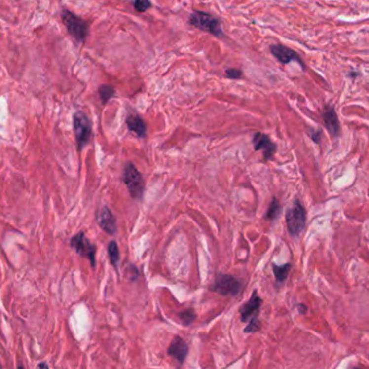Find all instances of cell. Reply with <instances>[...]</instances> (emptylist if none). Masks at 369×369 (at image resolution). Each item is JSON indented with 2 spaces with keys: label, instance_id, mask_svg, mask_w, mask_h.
I'll list each match as a JSON object with an SVG mask.
<instances>
[{
  "label": "cell",
  "instance_id": "1",
  "mask_svg": "<svg viewBox=\"0 0 369 369\" xmlns=\"http://www.w3.org/2000/svg\"><path fill=\"white\" fill-rule=\"evenodd\" d=\"M62 21L66 26L69 35L76 40L77 42H83L89 35V25L81 17L68 10L62 12Z\"/></svg>",
  "mask_w": 369,
  "mask_h": 369
},
{
  "label": "cell",
  "instance_id": "2",
  "mask_svg": "<svg viewBox=\"0 0 369 369\" xmlns=\"http://www.w3.org/2000/svg\"><path fill=\"white\" fill-rule=\"evenodd\" d=\"M189 23L199 30L214 35L216 37L223 36L221 21L203 11H194L189 17Z\"/></svg>",
  "mask_w": 369,
  "mask_h": 369
},
{
  "label": "cell",
  "instance_id": "3",
  "mask_svg": "<svg viewBox=\"0 0 369 369\" xmlns=\"http://www.w3.org/2000/svg\"><path fill=\"white\" fill-rule=\"evenodd\" d=\"M74 123V137H76L77 148L79 151H81L85 145L91 140L92 136V123L88 116L82 111H76L73 117Z\"/></svg>",
  "mask_w": 369,
  "mask_h": 369
},
{
  "label": "cell",
  "instance_id": "4",
  "mask_svg": "<svg viewBox=\"0 0 369 369\" xmlns=\"http://www.w3.org/2000/svg\"><path fill=\"white\" fill-rule=\"evenodd\" d=\"M123 182L126 184L132 199L141 200L145 190V182L133 163H128L124 166Z\"/></svg>",
  "mask_w": 369,
  "mask_h": 369
},
{
  "label": "cell",
  "instance_id": "5",
  "mask_svg": "<svg viewBox=\"0 0 369 369\" xmlns=\"http://www.w3.org/2000/svg\"><path fill=\"white\" fill-rule=\"evenodd\" d=\"M286 224L288 232L292 236H299L305 226V211L302 204L296 200L293 206L286 213Z\"/></svg>",
  "mask_w": 369,
  "mask_h": 369
},
{
  "label": "cell",
  "instance_id": "6",
  "mask_svg": "<svg viewBox=\"0 0 369 369\" xmlns=\"http://www.w3.org/2000/svg\"><path fill=\"white\" fill-rule=\"evenodd\" d=\"M243 283L236 279L235 276L230 274H218L215 279L214 284L210 290L222 296H235L241 292Z\"/></svg>",
  "mask_w": 369,
  "mask_h": 369
},
{
  "label": "cell",
  "instance_id": "7",
  "mask_svg": "<svg viewBox=\"0 0 369 369\" xmlns=\"http://www.w3.org/2000/svg\"><path fill=\"white\" fill-rule=\"evenodd\" d=\"M71 246L79 254L80 256L89 259L92 268H95V254L96 246L92 244L91 242L86 239L83 231L74 235L71 240Z\"/></svg>",
  "mask_w": 369,
  "mask_h": 369
},
{
  "label": "cell",
  "instance_id": "8",
  "mask_svg": "<svg viewBox=\"0 0 369 369\" xmlns=\"http://www.w3.org/2000/svg\"><path fill=\"white\" fill-rule=\"evenodd\" d=\"M253 144L256 151L262 150L263 158L266 161L272 158L276 151L275 144L271 141V138L268 135L261 133V132H256V133L254 134Z\"/></svg>",
  "mask_w": 369,
  "mask_h": 369
},
{
  "label": "cell",
  "instance_id": "9",
  "mask_svg": "<svg viewBox=\"0 0 369 369\" xmlns=\"http://www.w3.org/2000/svg\"><path fill=\"white\" fill-rule=\"evenodd\" d=\"M261 304H262V299L258 296L256 291H254V293L252 294V297L250 298V300L240 308L241 321L247 322V321H251L252 319L257 318L259 312H260Z\"/></svg>",
  "mask_w": 369,
  "mask_h": 369
},
{
  "label": "cell",
  "instance_id": "10",
  "mask_svg": "<svg viewBox=\"0 0 369 369\" xmlns=\"http://www.w3.org/2000/svg\"><path fill=\"white\" fill-rule=\"evenodd\" d=\"M270 51L275 59L281 62L282 64H288V63L291 62H297L298 64L304 69V64L302 60L300 59V56H299L295 51L285 47V45L273 44L270 47Z\"/></svg>",
  "mask_w": 369,
  "mask_h": 369
},
{
  "label": "cell",
  "instance_id": "11",
  "mask_svg": "<svg viewBox=\"0 0 369 369\" xmlns=\"http://www.w3.org/2000/svg\"><path fill=\"white\" fill-rule=\"evenodd\" d=\"M96 221L99 226L108 234L117 232V221L108 206H103L96 213Z\"/></svg>",
  "mask_w": 369,
  "mask_h": 369
},
{
  "label": "cell",
  "instance_id": "12",
  "mask_svg": "<svg viewBox=\"0 0 369 369\" xmlns=\"http://www.w3.org/2000/svg\"><path fill=\"white\" fill-rule=\"evenodd\" d=\"M168 355L174 357L180 364H184V362L188 355V345L183 338H181L180 336H175L173 338L168 349Z\"/></svg>",
  "mask_w": 369,
  "mask_h": 369
},
{
  "label": "cell",
  "instance_id": "13",
  "mask_svg": "<svg viewBox=\"0 0 369 369\" xmlns=\"http://www.w3.org/2000/svg\"><path fill=\"white\" fill-rule=\"evenodd\" d=\"M323 120H324L326 129L330 132L331 135L338 136L340 132V124L335 109L331 106L326 107L324 113H323Z\"/></svg>",
  "mask_w": 369,
  "mask_h": 369
},
{
  "label": "cell",
  "instance_id": "14",
  "mask_svg": "<svg viewBox=\"0 0 369 369\" xmlns=\"http://www.w3.org/2000/svg\"><path fill=\"white\" fill-rule=\"evenodd\" d=\"M126 125L132 133L136 134L138 137H145L147 132V126L145 121H144L138 114L131 113L126 117Z\"/></svg>",
  "mask_w": 369,
  "mask_h": 369
},
{
  "label": "cell",
  "instance_id": "15",
  "mask_svg": "<svg viewBox=\"0 0 369 369\" xmlns=\"http://www.w3.org/2000/svg\"><path fill=\"white\" fill-rule=\"evenodd\" d=\"M273 273L275 276V280L278 282L279 284L284 283L286 281L288 273H290L292 266L290 263H285L283 266H276V264H273Z\"/></svg>",
  "mask_w": 369,
  "mask_h": 369
},
{
  "label": "cell",
  "instance_id": "16",
  "mask_svg": "<svg viewBox=\"0 0 369 369\" xmlns=\"http://www.w3.org/2000/svg\"><path fill=\"white\" fill-rule=\"evenodd\" d=\"M108 251V256H109V260H111V264L114 268H118V263L120 260V251L116 241H111V243L108 244L107 247Z\"/></svg>",
  "mask_w": 369,
  "mask_h": 369
},
{
  "label": "cell",
  "instance_id": "17",
  "mask_svg": "<svg viewBox=\"0 0 369 369\" xmlns=\"http://www.w3.org/2000/svg\"><path fill=\"white\" fill-rule=\"evenodd\" d=\"M99 94H100V99L102 103L105 105L109 101H111L112 97L116 94V90L112 85L109 84H103L99 88Z\"/></svg>",
  "mask_w": 369,
  "mask_h": 369
},
{
  "label": "cell",
  "instance_id": "18",
  "mask_svg": "<svg viewBox=\"0 0 369 369\" xmlns=\"http://www.w3.org/2000/svg\"><path fill=\"white\" fill-rule=\"evenodd\" d=\"M281 212H282V207L279 203V201L276 200V198H273L269 205L266 218L268 219V221H275V219L280 216Z\"/></svg>",
  "mask_w": 369,
  "mask_h": 369
},
{
  "label": "cell",
  "instance_id": "19",
  "mask_svg": "<svg viewBox=\"0 0 369 369\" xmlns=\"http://www.w3.org/2000/svg\"><path fill=\"white\" fill-rule=\"evenodd\" d=\"M178 318L184 323V325H190L195 319V313L192 309L184 310L183 312L178 313Z\"/></svg>",
  "mask_w": 369,
  "mask_h": 369
},
{
  "label": "cell",
  "instance_id": "20",
  "mask_svg": "<svg viewBox=\"0 0 369 369\" xmlns=\"http://www.w3.org/2000/svg\"><path fill=\"white\" fill-rule=\"evenodd\" d=\"M133 4L137 12H146L151 7V2L149 0H134Z\"/></svg>",
  "mask_w": 369,
  "mask_h": 369
},
{
  "label": "cell",
  "instance_id": "21",
  "mask_svg": "<svg viewBox=\"0 0 369 369\" xmlns=\"http://www.w3.org/2000/svg\"><path fill=\"white\" fill-rule=\"evenodd\" d=\"M260 328H261L260 322H259V320L257 318H255V319H252L250 321L249 324H247V326L245 327L244 332H246V333H253V332H256L260 331Z\"/></svg>",
  "mask_w": 369,
  "mask_h": 369
},
{
  "label": "cell",
  "instance_id": "22",
  "mask_svg": "<svg viewBox=\"0 0 369 369\" xmlns=\"http://www.w3.org/2000/svg\"><path fill=\"white\" fill-rule=\"evenodd\" d=\"M242 74H243L242 71H240V69H236V68H228L226 71V76L229 79H232V80L240 79L242 77Z\"/></svg>",
  "mask_w": 369,
  "mask_h": 369
},
{
  "label": "cell",
  "instance_id": "23",
  "mask_svg": "<svg viewBox=\"0 0 369 369\" xmlns=\"http://www.w3.org/2000/svg\"><path fill=\"white\" fill-rule=\"evenodd\" d=\"M129 272L131 273L130 279H131L132 281H135V280L138 278V276H140V272H138V270H137L136 267H134V266H130V268H129Z\"/></svg>",
  "mask_w": 369,
  "mask_h": 369
},
{
  "label": "cell",
  "instance_id": "24",
  "mask_svg": "<svg viewBox=\"0 0 369 369\" xmlns=\"http://www.w3.org/2000/svg\"><path fill=\"white\" fill-rule=\"evenodd\" d=\"M309 135L311 136V138L315 142V143H320V140H321V134L319 131H314V130H310L309 132Z\"/></svg>",
  "mask_w": 369,
  "mask_h": 369
},
{
  "label": "cell",
  "instance_id": "25",
  "mask_svg": "<svg viewBox=\"0 0 369 369\" xmlns=\"http://www.w3.org/2000/svg\"><path fill=\"white\" fill-rule=\"evenodd\" d=\"M37 369H50V368H49V365L47 364V363L41 362V363H39V364H38Z\"/></svg>",
  "mask_w": 369,
  "mask_h": 369
},
{
  "label": "cell",
  "instance_id": "26",
  "mask_svg": "<svg viewBox=\"0 0 369 369\" xmlns=\"http://www.w3.org/2000/svg\"><path fill=\"white\" fill-rule=\"evenodd\" d=\"M298 309H299V312L302 314L307 312V307H304L303 304H298Z\"/></svg>",
  "mask_w": 369,
  "mask_h": 369
},
{
  "label": "cell",
  "instance_id": "27",
  "mask_svg": "<svg viewBox=\"0 0 369 369\" xmlns=\"http://www.w3.org/2000/svg\"><path fill=\"white\" fill-rule=\"evenodd\" d=\"M16 369H25V368H24V366H23V365H21V364H19V365H17V367H16Z\"/></svg>",
  "mask_w": 369,
  "mask_h": 369
},
{
  "label": "cell",
  "instance_id": "28",
  "mask_svg": "<svg viewBox=\"0 0 369 369\" xmlns=\"http://www.w3.org/2000/svg\"><path fill=\"white\" fill-rule=\"evenodd\" d=\"M0 369H2V365H1V362H0Z\"/></svg>",
  "mask_w": 369,
  "mask_h": 369
},
{
  "label": "cell",
  "instance_id": "29",
  "mask_svg": "<svg viewBox=\"0 0 369 369\" xmlns=\"http://www.w3.org/2000/svg\"><path fill=\"white\" fill-rule=\"evenodd\" d=\"M354 369H360V368H354Z\"/></svg>",
  "mask_w": 369,
  "mask_h": 369
}]
</instances>
